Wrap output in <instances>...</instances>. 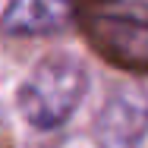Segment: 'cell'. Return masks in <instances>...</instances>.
<instances>
[{
  "mask_svg": "<svg viewBox=\"0 0 148 148\" xmlns=\"http://www.w3.org/2000/svg\"><path fill=\"white\" fill-rule=\"evenodd\" d=\"M88 91V69L73 54H47L19 85L16 104L35 129H57L73 117Z\"/></svg>",
  "mask_w": 148,
  "mask_h": 148,
  "instance_id": "6da1fadb",
  "label": "cell"
},
{
  "mask_svg": "<svg viewBox=\"0 0 148 148\" xmlns=\"http://www.w3.org/2000/svg\"><path fill=\"white\" fill-rule=\"evenodd\" d=\"M82 32L104 60L123 69L148 73V16L91 6L82 13Z\"/></svg>",
  "mask_w": 148,
  "mask_h": 148,
  "instance_id": "7a4b0ae2",
  "label": "cell"
},
{
  "mask_svg": "<svg viewBox=\"0 0 148 148\" xmlns=\"http://www.w3.org/2000/svg\"><path fill=\"white\" fill-rule=\"evenodd\" d=\"M148 136V91L123 85L107 95L95 120L98 148H142Z\"/></svg>",
  "mask_w": 148,
  "mask_h": 148,
  "instance_id": "3957f363",
  "label": "cell"
},
{
  "mask_svg": "<svg viewBox=\"0 0 148 148\" xmlns=\"http://www.w3.org/2000/svg\"><path fill=\"white\" fill-rule=\"evenodd\" d=\"M76 19L73 0H10L0 16V35L6 38H44L60 35Z\"/></svg>",
  "mask_w": 148,
  "mask_h": 148,
  "instance_id": "277c9868",
  "label": "cell"
}]
</instances>
